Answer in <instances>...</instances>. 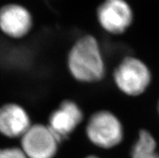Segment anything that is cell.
<instances>
[{
    "instance_id": "cell-1",
    "label": "cell",
    "mask_w": 159,
    "mask_h": 158,
    "mask_svg": "<svg viewBox=\"0 0 159 158\" xmlns=\"http://www.w3.org/2000/svg\"><path fill=\"white\" fill-rule=\"evenodd\" d=\"M67 68L75 80L93 84L103 80L106 75V63L99 40L87 34L79 37L67 55Z\"/></svg>"
},
{
    "instance_id": "cell-2",
    "label": "cell",
    "mask_w": 159,
    "mask_h": 158,
    "mask_svg": "<svg viewBox=\"0 0 159 158\" xmlns=\"http://www.w3.org/2000/svg\"><path fill=\"white\" fill-rule=\"evenodd\" d=\"M85 133L93 145L102 149L119 146L125 138L121 120L108 110H99L91 114L85 126Z\"/></svg>"
},
{
    "instance_id": "cell-3",
    "label": "cell",
    "mask_w": 159,
    "mask_h": 158,
    "mask_svg": "<svg viewBox=\"0 0 159 158\" xmlns=\"http://www.w3.org/2000/svg\"><path fill=\"white\" fill-rule=\"evenodd\" d=\"M112 78L116 88L129 97L141 96L152 82L149 66L140 58L125 56L113 71Z\"/></svg>"
},
{
    "instance_id": "cell-4",
    "label": "cell",
    "mask_w": 159,
    "mask_h": 158,
    "mask_svg": "<svg viewBox=\"0 0 159 158\" xmlns=\"http://www.w3.org/2000/svg\"><path fill=\"white\" fill-rule=\"evenodd\" d=\"M20 140L28 158H53L61 142L48 124H32Z\"/></svg>"
},
{
    "instance_id": "cell-5",
    "label": "cell",
    "mask_w": 159,
    "mask_h": 158,
    "mask_svg": "<svg viewBox=\"0 0 159 158\" xmlns=\"http://www.w3.org/2000/svg\"><path fill=\"white\" fill-rule=\"evenodd\" d=\"M96 16L102 29L113 36L124 34L133 22V11L125 0H104Z\"/></svg>"
},
{
    "instance_id": "cell-6",
    "label": "cell",
    "mask_w": 159,
    "mask_h": 158,
    "mask_svg": "<svg viewBox=\"0 0 159 158\" xmlns=\"http://www.w3.org/2000/svg\"><path fill=\"white\" fill-rule=\"evenodd\" d=\"M84 114L78 103L71 99H65L51 112L48 126L61 141L66 140L80 126Z\"/></svg>"
},
{
    "instance_id": "cell-7",
    "label": "cell",
    "mask_w": 159,
    "mask_h": 158,
    "mask_svg": "<svg viewBox=\"0 0 159 158\" xmlns=\"http://www.w3.org/2000/svg\"><path fill=\"white\" fill-rule=\"evenodd\" d=\"M33 27V19L25 7L9 3L0 8V31L9 38L26 37Z\"/></svg>"
},
{
    "instance_id": "cell-8",
    "label": "cell",
    "mask_w": 159,
    "mask_h": 158,
    "mask_svg": "<svg viewBox=\"0 0 159 158\" xmlns=\"http://www.w3.org/2000/svg\"><path fill=\"white\" fill-rule=\"evenodd\" d=\"M30 115L24 106L9 102L0 106V134L9 139H20L32 126Z\"/></svg>"
},
{
    "instance_id": "cell-9",
    "label": "cell",
    "mask_w": 159,
    "mask_h": 158,
    "mask_svg": "<svg viewBox=\"0 0 159 158\" xmlns=\"http://www.w3.org/2000/svg\"><path fill=\"white\" fill-rule=\"evenodd\" d=\"M157 141L151 132L141 129L131 149L132 158H150L157 153Z\"/></svg>"
},
{
    "instance_id": "cell-10",
    "label": "cell",
    "mask_w": 159,
    "mask_h": 158,
    "mask_svg": "<svg viewBox=\"0 0 159 158\" xmlns=\"http://www.w3.org/2000/svg\"><path fill=\"white\" fill-rule=\"evenodd\" d=\"M0 158H28L20 147L0 148Z\"/></svg>"
},
{
    "instance_id": "cell-11",
    "label": "cell",
    "mask_w": 159,
    "mask_h": 158,
    "mask_svg": "<svg viewBox=\"0 0 159 158\" xmlns=\"http://www.w3.org/2000/svg\"><path fill=\"white\" fill-rule=\"evenodd\" d=\"M150 158H159V153L158 152H157L155 155H153V156Z\"/></svg>"
},
{
    "instance_id": "cell-12",
    "label": "cell",
    "mask_w": 159,
    "mask_h": 158,
    "mask_svg": "<svg viewBox=\"0 0 159 158\" xmlns=\"http://www.w3.org/2000/svg\"><path fill=\"white\" fill-rule=\"evenodd\" d=\"M86 158H99V157H98V156H88L87 157H86Z\"/></svg>"
},
{
    "instance_id": "cell-13",
    "label": "cell",
    "mask_w": 159,
    "mask_h": 158,
    "mask_svg": "<svg viewBox=\"0 0 159 158\" xmlns=\"http://www.w3.org/2000/svg\"><path fill=\"white\" fill-rule=\"evenodd\" d=\"M157 112H158V115H159V101L157 102Z\"/></svg>"
}]
</instances>
